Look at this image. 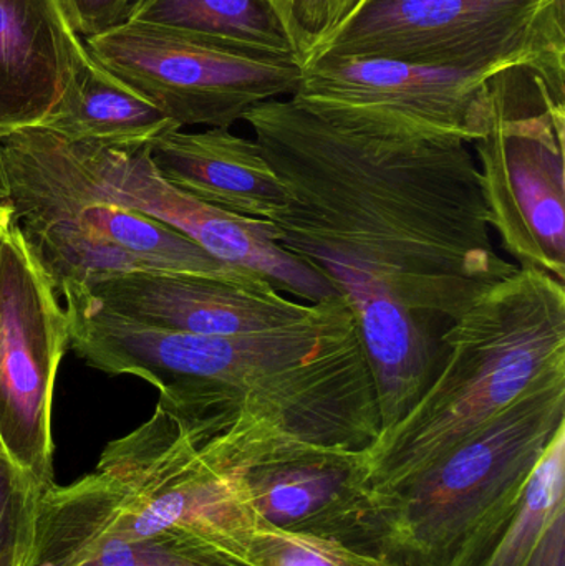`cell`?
I'll return each mask as SVG.
<instances>
[{
	"instance_id": "cell-3",
	"label": "cell",
	"mask_w": 565,
	"mask_h": 566,
	"mask_svg": "<svg viewBox=\"0 0 565 566\" xmlns=\"http://www.w3.org/2000/svg\"><path fill=\"white\" fill-rule=\"evenodd\" d=\"M441 338L447 358L430 388L364 451L375 492L410 481L531 386L565 373V285L520 269L481 293Z\"/></svg>"
},
{
	"instance_id": "cell-4",
	"label": "cell",
	"mask_w": 565,
	"mask_h": 566,
	"mask_svg": "<svg viewBox=\"0 0 565 566\" xmlns=\"http://www.w3.org/2000/svg\"><path fill=\"white\" fill-rule=\"evenodd\" d=\"M565 426V373L531 386L513 405L430 468L377 495L378 558L391 566H447L498 509L526 491Z\"/></svg>"
},
{
	"instance_id": "cell-21",
	"label": "cell",
	"mask_w": 565,
	"mask_h": 566,
	"mask_svg": "<svg viewBox=\"0 0 565 566\" xmlns=\"http://www.w3.org/2000/svg\"><path fill=\"white\" fill-rule=\"evenodd\" d=\"M76 566H242L168 537L109 542Z\"/></svg>"
},
{
	"instance_id": "cell-10",
	"label": "cell",
	"mask_w": 565,
	"mask_h": 566,
	"mask_svg": "<svg viewBox=\"0 0 565 566\" xmlns=\"http://www.w3.org/2000/svg\"><path fill=\"white\" fill-rule=\"evenodd\" d=\"M491 75L378 56L322 55L304 65L291 98L355 132L471 145L490 126Z\"/></svg>"
},
{
	"instance_id": "cell-22",
	"label": "cell",
	"mask_w": 565,
	"mask_h": 566,
	"mask_svg": "<svg viewBox=\"0 0 565 566\" xmlns=\"http://www.w3.org/2000/svg\"><path fill=\"white\" fill-rule=\"evenodd\" d=\"M40 494L6 452L0 451V558L17 545L29 547Z\"/></svg>"
},
{
	"instance_id": "cell-2",
	"label": "cell",
	"mask_w": 565,
	"mask_h": 566,
	"mask_svg": "<svg viewBox=\"0 0 565 566\" xmlns=\"http://www.w3.org/2000/svg\"><path fill=\"white\" fill-rule=\"evenodd\" d=\"M65 313L73 352L106 375L136 376L158 395L221 386L324 448L365 451L380 434L377 386L347 296L302 325L228 338L143 325L80 292L66 296Z\"/></svg>"
},
{
	"instance_id": "cell-9",
	"label": "cell",
	"mask_w": 565,
	"mask_h": 566,
	"mask_svg": "<svg viewBox=\"0 0 565 566\" xmlns=\"http://www.w3.org/2000/svg\"><path fill=\"white\" fill-rule=\"evenodd\" d=\"M231 436L236 472L259 522L378 557L377 495L364 451L302 441L245 401Z\"/></svg>"
},
{
	"instance_id": "cell-7",
	"label": "cell",
	"mask_w": 565,
	"mask_h": 566,
	"mask_svg": "<svg viewBox=\"0 0 565 566\" xmlns=\"http://www.w3.org/2000/svg\"><path fill=\"white\" fill-rule=\"evenodd\" d=\"M322 55L480 73L565 66V0H367Z\"/></svg>"
},
{
	"instance_id": "cell-1",
	"label": "cell",
	"mask_w": 565,
	"mask_h": 566,
	"mask_svg": "<svg viewBox=\"0 0 565 566\" xmlns=\"http://www.w3.org/2000/svg\"><path fill=\"white\" fill-rule=\"evenodd\" d=\"M242 122L287 198L265 221L311 268L350 265L444 326L520 271L494 248L467 143L355 132L294 98L255 105Z\"/></svg>"
},
{
	"instance_id": "cell-5",
	"label": "cell",
	"mask_w": 565,
	"mask_h": 566,
	"mask_svg": "<svg viewBox=\"0 0 565 566\" xmlns=\"http://www.w3.org/2000/svg\"><path fill=\"white\" fill-rule=\"evenodd\" d=\"M488 90L490 126L470 145L488 224L521 271L565 285V66H508Z\"/></svg>"
},
{
	"instance_id": "cell-27",
	"label": "cell",
	"mask_w": 565,
	"mask_h": 566,
	"mask_svg": "<svg viewBox=\"0 0 565 566\" xmlns=\"http://www.w3.org/2000/svg\"><path fill=\"white\" fill-rule=\"evenodd\" d=\"M0 198L9 201V198H7L6 176H3L2 153H0Z\"/></svg>"
},
{
	"instance_id": "cell-20",
	"label": "cell",
	"mask_w": 565,
	"mask_h": 566,
	"mask_svg": "<svg viewBox=\"0 0 565 566\" xmlns=\"http://www.w3.org/2000/svg\"><path fill=\"white\" fill-rule=\"evenodd\" d=\"M302 65L344 29L367 0H275Z\"/></svg>"
},
{
	"instance_id": "cell-13",
	"label": "cell",
	"mask_w": 565,
	"mask_h": 566,
	"mask_svg": "<svg viewBox=\"0 0 565 566\" xmlns=\"http://www.w3.org/2000/svg\"><path fill=\"white\" fill-rule=\"evenodd\" d=\"M318 271L331 279L357 316L365 353L377 386L380 431L400 421L427 392L447 358L441 323L398 303L370 275L325 261Z\"/></svg>"
},
{
	"instance_id": "cell-28",
	"label": "cell",
	"mask_w": 565,
	"mask_h": 566,
	"mask_svg": "<svg viewBox=\"0 0 565 566\" xmlns=\"http://www.w3.org/2000/svg\"><path fill=\"white\" fill-rule=\"evenodd\" d=\"M0 451H2V452H3L2 446H0Z\"/></svg>"
},
{
	"instance_id": "cell-8",
	"label": "cell",
	"mask_w": 565,
	"mask_h": 566,
	"mask_svg": "<svg viewBox=\"0 0 565 566\" xmlns=\"http://www.w3.org/2000/svg\"><path fill=\"white\" fill-rule=\"evenodd\" d=\"M98 65L179 128H228L271 99L291 98L304 65L292 56L126 22L86 36Z\"/></svg>"
},
{
	"instance_id": "cell-16",
	"label": "cell",
	"mask_w": 565,
	"mask_h": 566,
	"mask_svg": "<svg viewBox=\"0 0 565 566\" xmlns=\"http://www.w3.org/2000/svg\"><path fill=\"white\" fill-rule=\"evenodd\" d=\"M40 128L69 143L123 146L151 145L179 126L85 52Z\"/></svg>"
},
{
	"instance_id": "cell-12",
	"label": "cell",
	"mask_w": 565,
	"mask_h": 566,
	"mask_svg": "<svg viewBox=\"0 0 565 566\" xmlns=\"http://www.w3.org/2000/svg\"><path fill=\"white\" fill-rule=\"evenodd\" d=\"M73 285L123 318L224 338L302 325L324 305L285 296L271 282L239 283L163 272H133Z\"/></svg>"
},
{
	"instance_id": "cell-26",
	"label": "cell",
	"mask_w": 565,
	"mask_h": 566,
	"mask_svg": "<svg viewBox=\"0 0 565 566\" xmlns=\"http://www.w3.org/2000/svg\"><path fill=\"white\" fill-rule=\"evenodd\" d=\"M12 206H10V202L6 201V199L0 198V234L9 229V226L12 224Z\"/></svg>"
},
{
	"instance_id": "cell-19",
	"label": "cell",
	"mask_w": 565,
	"mask_h": 566,
	"mask_svg": "<svg viewBox=\"0 0 565 566\" xmlns=\"http://www.w3.org/2000/svg\"><path fill=\"white\" fill-rule=\"evenodd\" d=\"M248 566H391L335 538L294 534L259 524L249 542Z\"/></svg>"
},
{
	"instance_id": "cell-29",
	"label": "cell",
	"mask_w": 565,
	"mask_h": 566,
	"mask_svg": "<svg viewBox=\"0 0 565 566\" xmlns=\"http://www.w3.org/2000/svg\"><path fill=\"white\" fill-rule=\"evenodd\" d=\"M2 234H3V232H2Z\"/></svg>"
},
{
	"instance_id": "cell-24",
	"label": "cell",
	"mask_w": 565,
	"mask_h": 566,
	"mask_svg": "<svg viewBox=\"0 0 565 566\" xmlns=\"http://www.w3.org/2000/svg\"><path fill=\"white\" fill-rule=\"evenodd\" d=\"M530 566H565V511L551 522Z\"/></svg>"
},
{
	"instance_id": "cell-11",
	"label": "cell",
	"mask_w": 565,
	"mask_h": 566,
	"mask_svg": "<svg viewBox=\"0 0 565 566\" xmlns=\"http://www.w3.org/2000/svg\"><path fill=\"white\" fill-rule=\"evenodd\" d=\"M69 346L59 292L12 221L0 234V446L40 492L55 484L53 391Z\"/></svg>"
},
{
	"instance_id": "cell-15",
	"label": "cell",
	"mask_w": 565,
	"mask_h": 566,
	"mask_svg": "<svg viewBox=\"0 0 565 566\" xmlns=\"http://www.w3.org/2000/svg\"><path fill=\"white\" fill-rule=\"evenodd\" d=\"M148 151L166 182L212 208L269 219L287 202L259 143L231 129L172 128L156 138Z\"/></svg>"
},
{
	"instance_id": "cell-23",
	"label": "cell",
	"mask_w": 565,
	"mask_h": 566,
	"mask_svg": "<svg viewBox=\"0 0 565 566\" xmlns=\"http://www.w3.org/2000/svg\"><path fill=\"white\" fill-rule=\"evenodd\" d=\"M79 35L93 36L125 25L138 0H63Z\"/></svg>"
},
{
	"instance_id": "cell-17",
	"label": "cell",
	"mask_w": 565,
	"mask_h": 566,
	"mask_svg": "<svg viewBox=\"0 0 565 566\" xmlns=\"http://www.w3.org/2000/svg\"><path fill=\"white\" fill-rule=\"evenodd\" d=\"M565 426L557 431L526 491L498 509L447 566H530L551 522L565 511Z\"/></svg>"
},
{
	"instance_id": "cell-6",
	"label": "cell",
	"mask_w": 565,
	"mask_h": 566,
	"mask_svg": "<svg viewBox=\"0 0 565 566\" xmlns=\"http://www.w3.org/2000/svg\"><path fill=\"white\" fill-rule=\"evenodd\" d=\"M7 155L85 195L142 212L181 232L212 258L264 275L305 303L345 298L337 285L275 242L271 222L212 208L172 188L149 158V145L69 143L33 126L3 138Z\"/></svg>"
},
{
	"instance_id": "cell-18",
	"label": "cell",
	"mask_w": 565,
	"mask_h": 566,
	"mask_svg": "<svg viewBox=\"0 0 565 566\" xmlns=\"http://www.w3.org/2000/svg\"><path fill=\"white\" fill-rule=\"evenodd\" d=\"M128 22L292 56L301 62L275 0H138Z\"/></svg>"
},
{
	"instance_id": "cell-14",
	"label": "cell",
	"mask_w": 565,
	"mask_h": 566,
	"mask_svg": "<svg viewBox=\"0 0 565 566\" xmlns=\"http://www.w3.org/2000/svg\"><path fill=\"white\" fill-rule=\"evenodd\" d=\"M85 52L63 0H0V139L42 125Z\"/></svg>"
},
{
	"instance_id": "cell-25",
	"label": "cell",
	"mask_w": 565,
	"mask_h": 566,
	"mask_svg": "<svg viewBox=\"0 0 565 566\" xmlns=\"http://www.w3.org/2000/svg\"><path fill=\"white\" fill-rule=\"evenodd\" d=\"M27 545H17V547L10 548L0 558V566H23L27 555Z\"/></svg>"
}]
</instances>
